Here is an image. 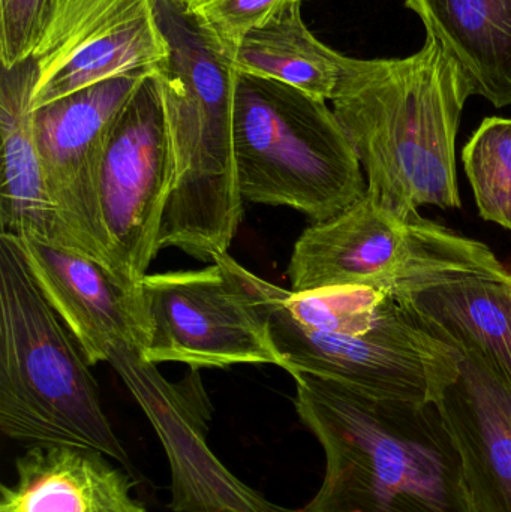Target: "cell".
Returning <instances> with one entry per match:
<instances>
[{
    "label": "cell",
    "instance_id": "5bb4252c",
    "mask_svg": "<svg viewBox=\"0 0 511 512\" xmlns=\"http://www.w3.org/2000/svg\"><path fill=\"white\" fill-rule=\"evenodd\" d=\"M0 486V512H149L132 496L138 478L92 448L30 447Z\"/></svg>",
    "mask_w": 511,
    "mask_h": 512
},
{
    "label": "cell",
    "instance_id": "d6986e66",
    "mask_svg": "<svg viewBox=\"0 0 511 512\" xmlns=\"http://www.w3.org/2000/svg\"><path fill=\"white\" fill-rule=\"evenodd\" d=\"M480 216L511 233V119L488 117L462 150Z\"/></svg>",
    "mask_w": 511,
    "mask_h": 512
},
{
    "label": "cell",
    "instance_id": "8992f818",
    "mask_svg": "<svg viewBox=\"0 0 511 512\" xmlns=\"http://www.w3.org/2000/svg\"><path fill=\"white\" fill-rule=\"evenodd\" d=\"M483 276L511 283L485 243L416 212H398L374 195L317 222L297 239L288 264L291 291L366 286L401 297L441 280Z\"/></svg>",
    "mask_w": 511,
    "mask_h": 512
},
{
    "label": "cell",
    "instance_id": "5b68a950",
    "mask_svg": "<svg viewBox=\"0 0 511 512\" xmlns=\"http://www.w3.org/2000/svg\"><path fill=\"white\" fill-rule=\"evenodd\" d=\"M234 150L243 201L288 207L312 224L344 212L368 189L332 108L278 81L237 77Z\"/></svg>",
    "mask_w": 511,
    "mask_h": 512
},
{
    "label": "cell",
    "instance_id": "7a4b0ae2",
    "mask_svg": "<svg viewBox=\"0 0 511 512\" xmlns=\"http://www.w3.org/2000/svg\"><path fill=\"white\" fill-rule=\"evenodd\" d=\"M470 84L432 36L402 59H348L332 110L369 194L398 210L462 206L456 138Z\"/></svg>",
    "mask_w": 511,
    "mask_h": 512
},
{
    "label": "cell",
    "instance_id": "7402d4cb",
    "mask_svg": "<svg viewBox=\"0 0 511 512\" xmlns=\"http://www.w3.org/2000/svg\"><path fill=\"white\" fill-rule=\"evenodd\" d=\"M180 2L185 5V8L188 9L189 12L192 11V9L197 8L200 3H203L204 0H180Z\"/></svg>",
    "mask_w": 511,
    "mask_h": 512
},
{
    "label": "cell",
    "instance_id": "6da1fadb",
    "mask_svg": "<svg viewBox=\"0 0 511 512\" xmlns=\"http://www.w3.org/2000/svg\"><path fill=\"white\" fill-rule=\"evenodd\" d=\"M291 376L294 408L326 459L323 484L299 512H477L437 403Z\"/></svg>",
    "mask_w": 511,
    "mask_h": 512
},
{
    "label": "cell",
    "instance_id": "ba28073f",
    "mask_svg": "<svg viewBox=\"0 0 511 512\" xmlns=\"http://www.w3.org/2000/svg\"><path fill=\"white\" fill-rule=\"evenodd\" d=\"M225 254L203 270L147 274L141 283L149 340L141 352L153 364L174 361L191 369L273 364L282 358L269 321Z\"/></svg>",
    "mask_w": 511,
    "mask_h": 512
},
{
    "label": "cell",
    "instance_id": "4fadbf2b",
    "mask_svg": "<svg viewBox=\"0 0 511 512\" xmlns=\"http://www.w3.org/2000/svg\"><path fill=\"white\" fill-rule=\"evenodd\" d=\"M461 457L477 512H511V385L483 358L465 354L437 402Z\"/></svg>",
    "mask_w": 511,
    "mask_h": 512
},
{
    "label": "cell",
    "instance_id": "ffe728a7",
    "mask_svg": "<svg viewBox=\"0 0 511 512\" xmlns=\"http://www.w3.org/2000/svg\"><path fill=\"white\" fill-rule=\"evenodd\" d=\"M297 3L303 0H204L191 14L231 59L249 33L263 29Z\"/></svg>",
    "mask_w": 511,
    "mask_h": 512
},
{
    "label": "cell",
    "instance_id": "44dd1931",
    "mask_svg": "<svg viewBox=\"0 0 511 512\" xmlns=\"http://www.w3.org/2000/svg\"><path fill=\"white\" fill-rule=\"evenodd\" d=\"M53 0H0V60L12 68L38 48Z\"/></svg>",
    "mask_w": 511,
    "mask_h": 512
},
{
    "label": "cell",
    "instance_id": "277c9868",
    "mask_svg": "<svg viewBox=\"0 0 511 512\" xmlns=\"http://www.w3.org/2000/svg\"><path fill=\"white\" fill-rule=\"evenodd\" d=\"M0 430L27 448L101 451L137 478L80 343L11 234H0Z\"/></svg>",
    "mask_w": 511,
    "mask_h": 512
},
{
    "label": "cell",
    "instance_id": "30bf717a",
    "mask_svg": "<svg viewBox=\"0 0 511 512\" xmlns=\"http://www.w3.org/2000/svg\"><path fill=\"white\" fill-rule=\"evenodd\" d=\"M170 56L158 0H53L33 53V108L120 75L155 72Z\"/></svg>",
    "mask_w": 511,
    "mask_h": 512
},
{
    "label": "cell",
    "instance_id": "52a82bcc",
    "mask_svg": "<svg viewBox=\"0 0 511 512\" xmlns=\"http://www.w3.org/2000/svg\"><path fill=\"white\" fill-rule=\"evenodd\" d=\"M237 270L266 315L282 369L290 375L311 373L371 396L417 403H437L458 378L464 354L432 334L393 295L363 324L312 330L291 315L282 288L243 265Z\"/></svg>",
    "mask_w": 511,
    "mask_h": 512
},
{
    "label": "cell",
    "instance_id": "9c48e42d",
    "mask_svg": "<svg viewBox=\"0 0 511 512\" xmlns=\"http://www.w3.org/2000/svg\"><path fill=\"white\" fill-rule=\"evenodd\" d=\"M173 162L153 74L138 87L108 132L98 176L102 227L114 273L138 289L159 254Z\"/></svg>",
    "mask_w": 511,
    "mask_h": 512
},
{
    "label": "cell",
    "instance_id": "8fae6325",
    "mask_svg": "<svg viewBox=\"0 0 511 512\" xmlns=\"http://www.w3.org/2000/svg\"><path fill=\"white\" fill-rule=\"evenodd\" d=\"M150 74L110 78L35 110L36 143L57 215L78 249L113 273L99 213V165L111 126Z\"/></svg>",
    "mask_w": 511,
    "mask_h": 512
},
{
    "label": "cell",
    "instance_id": "e0dca14e",
    "mask_svg": "<svg viewBox=\"0 0 511 512\" xmlns=\"http://www.w3.org/2000/svg\"><path fill=\"white\" fill-rule=\"evenodd\" d=\"M473 95L511 105V0H405Z\"/></svg>",
    "mask_w": 511,
    "mask_h": 512
},
{
    "label": "cell",
    "instance_id": "9a60e30c",
    "mask_svg": "<svg viewBox=\"0 0 511 512\" xmlns=\"http://www.w3.org/2000/svg\"><path fill=\"white\" fill-rule=\"evenodd\" d=\"M38 68L24 60L0 74V137L2 234H35L56 245L78 249L51 201L35 132V95ZM80 251V249H78Z\"/></svg>",
    "mask_w": 511,
    "mask_h": 512
},
{
    "label": "cell",
    "instance_id": "2e32d148",
    "mask_svg": "<svg viewBox=\"0 0 511 512\" xmlns=\"http://www.w3.org/2000/svg\"><path fill=\"white\" fill-rule=\"evenodd\" d=\"M396 298L432 334L483 358L511 385V283L468 274Z\"/></svg>",
    "mask_w": 511,
    "mask_h": 512
},
{
    "label": "cell",
    "instance_id": "ac0fdd59",
    "mask_svg": "<svg viewBox=\"0 0 511 512\" xmlns=\"http://www.w3.org/2000/svg\"><path fill=\"white\" fill-rule=\"evenodd\" d=\"M348 59L308 29L302 3L249 33L231 56L239 74L278 81L326 102L335 96Z\"/></svg>",
    "mask_w": 511,
    "mask_h": 512
},
{
    "label": "cell",
    "instance_id": "3957f363",
    "mask_svg": "<svg viewBox=\"0 0 511 512\" xmlns=\"http://www.w3.org/2000/svg\"><path fill=\"white\" fill-rule=\"evenodd\" d=\"M170 56L153 72L173 177L158 246L198 261L228 254L243 218L234 150L239 72L180 0H158Z\"/></svg>",
    "mask_w": 511,
    "mask_h": 512
},
{
    "label": "cell",
    "instance_id": "7c38bea8",
    "mask_svg": "<svg viewBox=\"0 0 511 512\" xmlns=\"http://www.w3.org/2000/svg\"><path fill=\"white\" fill-rule=\"evenodd\" d=\"M15 237L45 298L80 343L90 366L107 363L116 346L144 351L149 327L141 286L129 288L78 249L35 234Z\"/></svg>",
    "mask_w": 511,
    "mask_h": 512
}]
</instances>
